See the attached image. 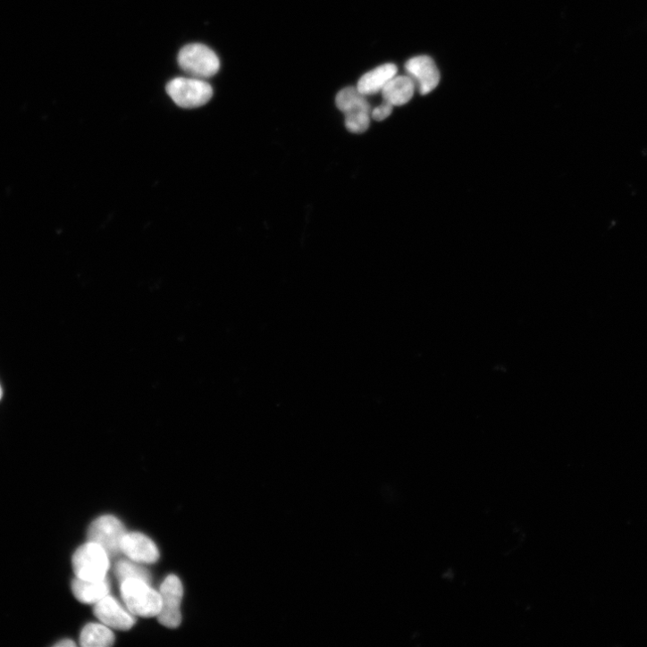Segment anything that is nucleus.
I'll use <instances>...</instances> for the list:
<instances>
[{"mask_svg":"<svg viewBox=\"0 0 647 647\" xmlns=\"http://www.w3.org/2000/svg\"><path fill=\"white\" fill-rule=\"evenodd\" d=\"M121 595L128 610L133 615L151 618L157 616L160 611V593L142 580L129 579L122 582Z\"/></svg>","mask_w":647,"mask_h":647,"instance_id":"1","label":"nucleus"},{"mask_svg":"<svg viewBox=\"0 0 647 647\" xmlns=\"http://www.w3.org/2000/svg\"><path fill=\"white\" fill-rule=\"evenodd\" d=\"M76 577L87 581H98L106 577L110 567L109 555L99 545L88 542L80 547L72 558Z\"/></svg>","mask_w":647,"mask_h":647,"instance_id":"2","label":"nucleus"},{"mask_svg":"<svg viewBox=\"0 0 647 647\" xmlns=\"http://www.w3.org/2000/svg\"><path fill=\"white\" fill-rule=\"evenodd\" d=\"M181 68L193 78L209 79L217 74L221 63L217 55L202 44L183 47L178 57Z\"/></svg>","mask_w":647,"mask_h":647,"instance_id":"3","label":"nucleus"},{"mask_svg":"<svg viewBox=\"0 0 647 647\" xmlns=\"http://www.w3.org/2000/svg\"><path fill=\"white\" fill-rule=\"evenodd\" d=\"M167 92L182 108H197L206 105L214 95L212 86L197 78H177L167 85Z\"/></svg>","mask_w":647,"mask_h":647,"instance_id":"4","label":"nucleus"},{"mask_svg":"<svg viewBox=\"0 0 647 647\" xmlns=\"http://www.w3.org/2000/svg\"><path fill=\"white\" fill-rule=\"evenodd\" d=\"M159 593L161 609L156 616L159 623L170 628L180 626L182 621L181 606L184 595L181 579L174 575L169 576L162 583Z\"/></svg>","mask_w":647,"mask_h":647,"instance_id":"5","label":"nucleus"},{"mask_svg":"<svg viewBox=\"0 0 647 647\" xmlns=\"http://www.w3.org/2000/svg\"><path fill=\"white\" fill-rule=\"evenodd\" d=\"M123 525L116 517L105 516L94 521L88 534V542L101 546L109 556L119 554L126 534Z\"/></svg>","mask_w":647,"mask_h":647,"instance_id":"6","label":"nucleus"},{"mask_svg":"<svg viewBox=\"0 0 647 647\" xmlns=\"http://www.w3.org/2000/svg\"><path fill=\"white\" fill-rule=\"evenodd\" d=\"M94 614L103 624L117 630H129L136 622L134 615L109 594L95 604Z\"/></svg>","mask_w":647,"mask_h":647,"instance_id":"7","label":"nucleus"},{"mask_svg":"<svg viewBox=\"0 0 647 647\" xmlns=\"http://www.w3.org/2000/svg\"><path fill=\"white\" fill-rule=\"evenodd\" d=\"M405 68L422 95L432 92L440 82L439 70L434 61L428 56L412 58L408 61Z\"/></svg>","mask_w":647,"mask_h":647,"instance_id":"8","label":"nucleus"},{"mask_svg":"<svg viewBox=\"0 0 647 647\" xmlns=\"http://www.w3.org/2000/svg\"><path fill=\"white\" fill-rule=\"evenodd\" d=\"M121 550L135 563L153 564L159 559L155 544L147 536L138 533L126 534Z\"/></svg>","mask_w":647,"mask_h":647,"instance_id":"9","label":"nucleus"},{"mask_svg":"<svg viewBox=\"0 0 647 647\" xmlns=\"http://www.w3.org/2000/svg\"><path fill=\"white\" fill-rule=\"evenodd\" d=\"M398 74L395 64L388 63L365 74L357 84V89L366 97L382 92L384 87Z\"/></svg>","mask_w":647,"mask_h":647,"instance_id":"10","label":"nucleus"},{"mask_svg":"<svg viewBox=\"0 0 647 647\" xmlns=\"http://www.w3.org/2000/svg\"><path fill=\"white\" fill-rule=\"evenodd\" d=\"M71 589L80 602L96 604L109 594L110 583L106 577L98 581H87L76 577L72 581Z\"/></svg>","mask_w":647,"mask_h":647,"instance_id":"11","label":"nucleus"},{"mask_svg":"<svg viewBox=\"0 0 647 647\" xmlns=\"http://www.w3.org/2000/svg\"><path fill=\"white\" fill-rule=\"evenodd\" d=\"M416 87L409 76H396L384 87L382 94L384 101L393 106H400L412 99Z\"/></svg>","mask_w":647,"mask_h":647,"instance_id":"12","label":"nucleus"},{"mask_svg":"<svg viewBox=\"0 0 647 647\" xmlns=\"http://www.w3.org/2000/svg\"><path fill=\"white\" fill-rule=\"evenodd\" d=\"M114 641L113 631L105 624H88L80 634V643L84 647H109Z\"/></svg>","mask_w":647,"mask_h":647,"instance_id":"13","label":"nucleus"},{"mask_svg":"<svg viewBox=\"0 0 647 647\" xmlns=\"http://www.w3.org/2000/svg\"><path fill=\"white\" fill-rule=\"evenodd\" d=\"M336 104L345 114L357 111L371 112L370 104L357 88L349 87L342 89L336 97Z\"/></svg>","mask_w":647,"mask_h":647,"instance_id":"14","label":"nucleus"},{"mask_svg":"<svg viewBox=\"0 0 647 647\" xmlns=\"http://www.w3.org/2000/svg\"><path fill=\"white\" fill-rule=\"evenodd\" d=\"M115 575L121 583L129 579L142 580L146 583H148L150 580L149 574L147 570L134 563L125 560L117 563Z\"/></svg>","mask_w":647,"mask_h":647,"instance_id":"15","label":"nucleus"},{"mask_svg":"<svg viewBox=\"0 0 647 647\" xmlns=\"http://www.w3.org/2000/svg\"><path fill=\"white\" fill-rule=\"evenodd\" d=\"M370 113L366 111H357L346 114V126L348 130L354 133H364L370 126Z\"/></svg>","mask_w":647,"mask_h":647,"instance_id":"16","label":"nucleus"},{"mask_svg":"<svg viewBox=\"0 0 647 647\" xmlns=\"http://www.w3.org/2000/svg\"><path fill=\"white\" fill-rule=\"evenodd\" d=\"M393 105L384 101L382 105L377 106L372 111V117L377 122H382L387 119L393 111Z\"/></svg>","mask_w":647,"mask_h":647,"instance_id":"17","label":"nucleus"},{"mask_svg":"<svg viewBox=\"0 0 647 647\" xmlns=\"http://www.w3.org/2000/svg\"><path fill=\"white\" fill-rule=\"evenodd\" d=\"M55 646H57V647H75L76 643H74V641H72L71 639H64V640H62L61 642H58L55 644Z\"/></svg>","mask_w":647,"mask_h":647,"instance_id":"18","label":"nucleus"},{"mask_svg":"<svg viewBox=\"0 0 647 647\" xmlns=\"http://www.w3.org/2000/svg\"><path fill=\"white\" fill-rule=\"evenodd\" d=\"M2 398H3V390H2V387H0V399H2Z\"/></svg>","mask_w":647,"mask_h":647,"instance_id":"19","label":"nucleus"}]
</instances>
